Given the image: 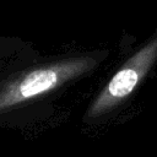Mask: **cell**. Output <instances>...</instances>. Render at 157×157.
Returning a JSON list of instances; mask_svg holds the SVG:
<instances>
[{
	"label": "cell",
	"mask_w": 157,
	"mask_h": 157,
	"mask_svg": "<svg viewBox=\"0 0 157 157\" xmlns=\"http://www.w3.org/2000/svg\"><path fill=\"white\" fill-rule=\"evenodd\" d=\"M157 65V31L108 78L91 101L86 118L97 119L123 105Z\"/></svg>",
	"instance_id": "cell-2"
},
{
	"label": "cell",
	"mask_w": 157,
	"mask_h": 157,
	"mask_svg": "<svg viewBox=\"0 0 157 157\" xmlns=\"http://www.w3.org/2000/svg\"><path fill=\"white\" fill-rule=\"evenodd\" d=\"M108 55L99 49L13 63L0 71V117L54 97L94 72Z\"/></svg>",
	"instance_id": "cell-1"
}]
</instances>
